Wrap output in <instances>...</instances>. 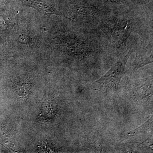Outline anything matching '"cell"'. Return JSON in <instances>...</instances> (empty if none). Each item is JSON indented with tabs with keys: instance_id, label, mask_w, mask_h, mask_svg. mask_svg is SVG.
I'll return each mask as SVG.
<instances>
[{
	"instance_id": "obj_4",
	"label": "cell",
	"mask_w": 153,
	"mask_h": 153,
	"mask_svg": "<svg viewBox=\"0 0 153 153\" xmlns=\"http://www.w3.org/2000/svg\"><path fill=\"white\" fill-rule=\"evenodd\" d=\"M111 1L115 2H120L122 0H111Z\"/></svg>"
},
{
	"instance_id": "obj_2",
	"label": "cell",
	"mask_w": 153,
	"mask_h": 153,
	"mask_svg": "<svg viewBox=\"0 0 153 153\" xmlns=\"http://www.w3.org/2000/svg\"><path fill=\"white\" fill-rule=\"evenodd\" d=\"M25 5L31 7L37 10L38 12L44 14L50 18L51 15H55L60 16L64 17L66 19L71 20L57 10L53 6L44 4L37 0H24Z\"/></svg>"
},
{
	"instance_id": "obj_1",
	"label": "cell",
	"mask_w": 153,
	"mask_h": 153,
	"mask_svg": "<svg viewBox=\"0 0 153 153\" xmlns=\"http://www.w3.org/2000/svg\"><path fill=\"white\" fill-rule=\"evenodd\" d=\"M130 55L129 52L124 57L121 58L105 75L94 82V88L103 92L110 89H117L124 75L125 68Z\"/></svg>"
},
{
	"instance_id": "obj_3",
	"label": "cell",
	"mask_w": 153,
	"mask_h": 153,
	"mask_svg": "<svg viewBox=\"0 0 153 153\" xmlns=\"http://www.w3.org/2000/svg\"><path fill=\"white\" fill-rule=\"evenodd\" d=\"M76 10L78 14L86 16H92L97 12V9L85 7H76Z\"/></svg>"
}]
</instances>
